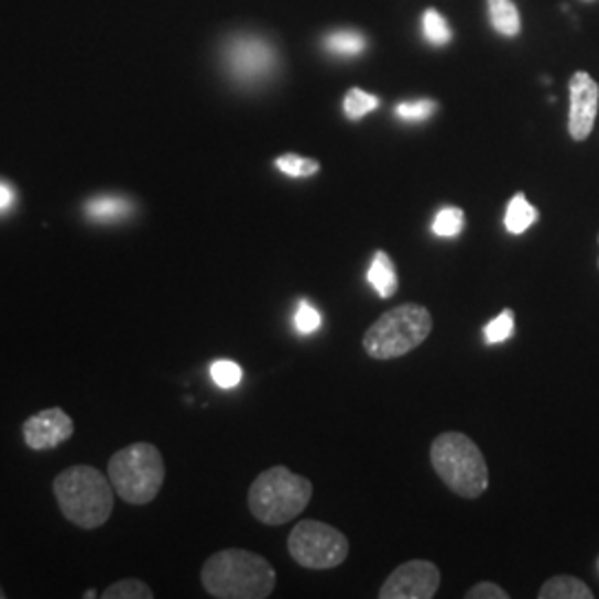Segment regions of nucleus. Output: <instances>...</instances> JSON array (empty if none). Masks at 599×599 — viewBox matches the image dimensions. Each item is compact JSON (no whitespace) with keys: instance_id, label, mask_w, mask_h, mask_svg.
<instances>
[{"instance_id":"nucleus-7","label":"nucleus","mask_w":599,"mask_h":599,"mask_svg":"<svg viewBox=\"0 0 599 599\" xmlns=\"http://www.w3.org/2000/svg\"><path fill=\"white\" fill-rule=\"evenodd\" d=\"M288 555L307 570H331L347 562L349 540L336 526L320 520H303L293 526L286 542Z\"/></svg>"},{"instance_id":"nucleus-30","label":"nucleus","mask_w":599,"mask_h":599,"mask_svg":"<svg viewBox=\"0 0 599 599\" xmlns=\"http://www.w3.org/2000/svg\"><path fill=\"white\" fill-rule=\"evenodd\" d=\"M597 242H599V233H597Z\"/></svg>"},{"instance_id":"nucleus-26","label":"nucleus","mask_w":599,"mask_h":599,"mask_svg":"<svg viewBox=\"0 0 599 599\" xmlns=\"http://www.w3.org/2000/svg\"><path fill=\"white\" fill-rule=\"evenodd\" d=\"M320 325H323V316L318 314V309H314L307 303L300 305V309L295 312V329L300 334H305V336L314 334L320 329Z\"/></svg>"},{"instance_id":"nucleus-16","label":"nucleus","mask_w":599,"mask_h":599,"mask_svg":"<svg viewBox=\"0 0 599 599\" xmlns=\"http://www.w3.org/2000/svg\"><path fill=\"white\" fill-rule=\"evenodd\" d=\"M489 14H491L493 28L502 36L513 39L520 34L522 19H520V10L515 8L513 0H489Z\"/></svg>"},{"instance_id":"nucleus-27","label":"nucleus","mask_w":599,"mask_h":599,"mask_svg":"<svg viewBox=\"0 0 599 599\" xmlns=\"http://www.w3.org/2000/svg\"><path fill=\"white\" fill-rule=\"evenodd\" d=\"M511 595L493 581H480L467 590V599H509Z\"/></svg>"},{"instance_id":"nucleus-24","label":"nucleus","mask_w":599,"mask_h":599,"mask_svg":"<svg viewBox=\"0 0 599 599\" xmlns=\"http://www.w3.org/2000/svg\"><path fill=\"white\" fill-rule=\"evenodd\" d=\"M209 371H211V380L216 382V386H220L225 391L236 389L242 380V369L233 360H216Z\"/></svg>"},{"instance_id":"nucleus-11","label":"nucleus","mask_w":599,"mask_h":599,"mask_svg":"<svg viewBox=\"0 0 599 599\" xmlns=\"http://www.w3.org/2000/svg\"><path fill=\"white\" fill-rule=\"evenodd\" d=\"M74 435V420L61 406L34 413L23 424V437L32 451H50Z\"/></svg>"},{"instance_id":"nucleus-18","label":"nucleus","mask_w":599,"mask_h":599,"mask_svg":"<svg viewBox=\"0 0 599 599\" xmlns=\"http://www.w3.org/2000/svg\"><path fill=\"white\" fill-rule=\"evenodd\" d=\"M367 47V41L358 32H336L325 41V50L336 56H358Z\"/></svg>"},{"instance_id":"nucleus-4","label":"nucleus","mask_w":599,"mask_h":599,"mask_svg":"<svg viewBox=\"0 0 599 599\" xmlns=\"http://www.w3.org/2000/svg\"><path fill=\"white\" fill-rule=\"evenodd\" d=\"M54 495L65 520L85 531L102 526L113 511L111 482L89 465H76L58 473L54 480Z\"/></svg>"},{"instance_id":"nucleus-31","label":"nucleus","mask_w":599,"mask_h":599,"mask_svg":"<svg viewBox=\"0 0 599 599\" xmlns=\"http://www.w3.org/2000/svg\"><path fill=\"white\" fill-rule=\"evenodd\" d=\"M597 266H599V262H597Z\"/></svg>"},{"instance_id":"nucleus-3","label":"nucleus","mask_w":599,"mask_h":599,"mask_svg":"<svg viewBox=\"0 0 599 599\" xmlns=\"http://www.w3.org/2000/svg\"><path fill=\"white\" fill-rule=\"evenodd\" d=\"M314 495L312 480L295 476L288 467L262 471L249 487L247 504L251 515L266 526H282L303 515Z\"/></svg>"},{"instance_id":"nucleus-9","label":"nucleus","mask_w":599,"mask_h":599,"mask_svg":"<svg viewBox=\"0 0 599 599\" xmlns=\"http://www.w3.org/2000/svg\"><path fill=\"white\" fill-rule=\"evenodd\" d=\"M442 581L439 568L428 559H411L400 564L382 584L380 599H431Z\"/></svg>"},{"instance_id":"nucleus-8","label":"nucleus","mask_w":599,"mask_h":599,"mask_svg":"<svg viewBox=\"0 0 599 599\" xmlns=\"http://www.w3.org/2000/svg\"><path fill=\"white\" fill-rule=\"evenodd\" d=\"M222 54L231 78L242 85L262 83L277 67V54L273 45L255 34H238L229 39Z\"/></svg>"},{"instance_id":"nucleus-5","label":"nucleus","mask_w":599,"mask_h":599,"mask_svg":"<svg viewBox=\"0 0 599 599\" xmlns=\"http://www.w3.org/2000/svg\"><path fill=\"white\" fill-rule=\"evenodd\" d=\"M107 476L113 491L127 504L154 502L165 482V460L154 444L135 442L109 458Z\"/></svg>"},{"instance_id":"nucleus-1","label":"nucleus","mask_w":599,"mask_h":599,"mask_svg":"<svg viewBox=\"0 0 599 599\" xmlns=\"http://www.w3.org/2000/svg\"><path fill=\"white\" fill-rule=\"evenodd\" d=\"M200 581L216 599H266L275 588V568L253 551L225 548L203 564Z\"/></svg>"},{"instance_id":"nucleus-2","label":"nucleus","mask_w":599,"mask_h":599,"mask_svg":"<svg viewBox=\"0 0 599 599\" xmlns=\"http://www.w3.org/2000/svg\"><path fill=\"white\" fill-rule=\"evenodd\" d=\"M431 465L448 491L478 500L489 489V467L482 448L460 431L439 433L428 448Z\"/></svg>"},{"instance_id":"nucleus-29","label":"nucleus","mask_w":599,"mask_h":599,"mask_svg":"<svg viewBox=\"0 0 599 599\" xmlns=\"http://www.w3.org/2000/svg\"><path fill=\"white\" fill-rule=\"evenodd\" d=\"M0 599H6V590L3 588H0Z\"/></svg>"},{"instance_id":"nucleus-22","label":"nucleus","mask_w":599,"mask_h":599,"mask_svg":"<svg viewBox=\"0 0 599 599\" xmlns=\"http://www.w3.org/2000/svg\"><path fill=\"white\" fill-rule=\"evenodd\" d=\"M105 599H152L154 590L140 579H122L105 588Z\"/></svg>"},{"instance_id":"nucleus-6","label":"nucleus","mask_w":599,"mask_h":599,"mask_svg":"<svg viewBox=\"0 0 599 599\" xmlns=\"http://www.w3.org/2000/svg\"><path fill=\"white\" fill-rule=\"evenodd\" d=\"M433 331V316L417 303L382 314L364 334L362 347L371 360H397L415 351Z\"/></svg>"},{"instance_id":"nucleus-13","label":"nucleus","mask_w":599,"mask_h":599,"mask_svg":"<svg viewBox=\"0 0 599 599\" xmlns=\"http://www.w3.org/2000/svg\"><path fill=\"white\" fill-rule=\"evenodd\" d=\"M540 599H592L595 592L575 575H555L546 579L537 592Z\"/></svg>"},{"instance_id":"nucleus-15","label":"nucleus","mask_w":599,"mask_h":599,"mask_svg":"<svg viewBox=\"0 0 599 599\" xmlns=\"http://www.w3.org/2000/svg\"><path fill=\"white\" fill-rule=\"evenodd\" d=\"M540 218V211L526 200L524 194H515L507 207V216H504V227L509 233L520 236L524 233L529 227H533Z\"/></svg>"},{"instance_id":"nucleus-12","label":"nucleus","mask_w":599,"mask_h":599,"mask_svg":"<svg viewBox=\"0 0 599 599\" xmlns=\"http://www.w3.org/2000/svg\"><path fill=\"white\" fill-rule=\"evenodd\" d=\"M369 284L375 288V293L386 300L393 297L397 293V271H395V262L391 260V255L386 251H375L373 262L369 266Z\"/></svg>"},{"instance_id":"nucleus-17","label":"nucleus","mask_w":599,"mask_h":599,"mask_svg":"<svg viewBox=\"0 0 599 599\" xmlns=\"http://www.w3.org/2000/svg\"><path fill=\"white\" fill-rule=\"evenodd\" d=\"M467 216L458 207H444L433 220V233L437 238H456L465 231Z\"/></svg>"},{"instance_id":"nucleus-10","label":"nucleus","mask_w":599,"mask_h":599,"mask_svg":"<svg viewBox=\"0 0 599 599\" xmlns=\"http://www.w3.org/2000/svg\"><path fill=\"white\" fill-rule=\"evenodd\" d=\"M568 133L575 142H584L595 127L597 109H599V85L590 74L575 72L568 83Z\"/></svg>"},{"instance_id":"nucleus-23","label":"nucleus","mask_w":599,"mask_h":599,"mask_svg":"<svg viewBox=\"0 0 599 599\" xmlns=\"http://www.w3.org/2000/svg\"><path fill=\"white\" fill-rule=\"evenodd\" d=\"M515 331V316L511 309H504L498 318H493L487 327H484V338L487 345H500L504 340H509Z\"/></svg>"},{"instance_id":"nucleus-25","label":"nucleus","mask_w":599,"mask_h":599,"mask_svg":"<svg viewBox=\"0 0 599 599\" xmlns=\"http://www.w3.org/2000/svg\"><path fill=\"white\" fill-rule=\"evenodd\" d=\"M435 109H437V102H435V100H426V98H422V100L400 102V105H397V109H395V113H397V118H402V120H409V122H422V120L431 118V116L435 113Z\"/></svg>"},{"instance_id":"nucleus-14","label":"nucleus","mask_w":599,"mask_h":599,"mask_svg":"<svg viewBox=\"0 0 599 599\" xmlns=\"http://www.w3.org/2000/svg\"><path fill=\"white\" fill-rule=\"evenodd\" d=\"M133 205L120 196H98L85 205V214L94 222H118L131 216Z\"/></svg>"},{"instance_id":"nucleus-20","label":"nucleus","mask_w":599,"mask_h":599,"mask_svg":"<svg viewBox=\"0 0 599 599\" xmlns=\"http://www.w3.org/2000/svg\"><path fill=\"white\" fill-rule=\"evenodd\" d=\"M422 30H424V39L426 43L442 47L451 43V28L444 21V17L435 10H426L422 17Z\"/></svg>"},{"instance_id":"nucleus-19","label":"nucleus","mask_w":599,"mask_h":599,"mask_svg":"<svg viewBox=\"0 0 599 599\" xmlns=\"http://www.w3.org/2000/svg\"><path fill=\"white\" fill-rule=\"evenodd\" d=\"M275 167L291 178H309L316 176L320 172V163L314 159H305L297 154H284L280 159H275Z\"/></svg>"},{"instance_id":"nucleus-21","label":"nucleus","mask_w":599,"mask_h":599,"mask_svg":"<svg viewBox=\"0 0 599 599\" xmlns=\"http://www.w3.org/2000/svg\"><path fill=\"white\" fill-rule=\"evenodd\" d=\"M380 107V98L373 94H367L364 89H349V94L345 96V113L349 120H360L367 113L375 111Z\"/></svg>"},{"instance_id":"nucleus-28","label":"nucleus","mask_w":599,"mask_h":599,"mask_svg":"<svg viewBox=\"0 0 599 599\" xmlns=\"http://www.w3.org/2000/svg\"><path fill=\"white\" fill-rule=\"evenodd\" d=\"M17 205V192L12 185L0 181V214H8Z\"/></svg>"}]
</instances>
